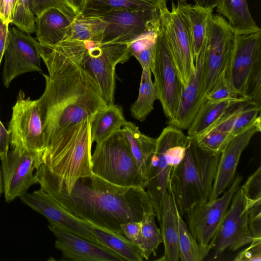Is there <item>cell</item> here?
<instances>
[{"label": "cell", "instance_id": "cell-1", "mask_svg": "<svg viewBox=\"0 0 261 261\" xmlns=\"http://www.w3.org/2000/svg\"><path fill=\"white\" fill-rule=\"evenodd\" d=\"M48 70L44 91L37 99L45 140V150L68 129L91 120L106 104L99 87L82 64L84 41H64L52 46L38 42Z\"/></svg>", "mask_w": 261, "mask_h": 261}, {"label": "cell", "instance_id": "cell-2", "mask_svg": "<svg viewBox=\"0 0 261 261\" xmlns=\"http://www.w3.org/2000/svg\"><path fill=\"white\" fill-rule=\"evenodd\" d=\"M35 176L40 188L75 217L124 236L122 224L140 221L144 213H154L142 188L119 186L92 173L78 178L67 190L58 176L43 164Z\"/></svg>", "mask_w": 261, "mask_h": 261}, {"label": "cell", "instance_id": "cell-3", "mask_svg": "<svg viewBox=\"0 0 261 261\" xmlns=\"http://www.w3.org/2000/svg\"><path fill=\"white\" fill-rule=\"evenodd\" d=\"M220 155L201 148L189 138L184 156L172 168L168 185L182 217L208 200Z\"/></svg>", "mask_w": 261, "mask_h": 261}, {"label": "cell", "instance_id": "cell-4", "mask_svg": "<svg viewBox=\"0 0 261 261\" xmlns=\"http://www.w3.org/2000/svg\"><path fill=\"white\" fill-rule=\"evenodd\" d=\"M92 144L90 120L86 118L68 129L44 151L42 164L69 190L78 178L92 174Z\"/></svg>", "mask_w": 261, "mask_h": 261}, {"label": "cell", "instance_id": "cell-5", "mask_svg": "<svg viewBox=\"0 0 261 261\" xmlns=\"http://www.w3.org/2000/svg\"><path fill=\"white\" fill-rule=\"evenodd\" d=\"M92 173L119 186L145 189L147 180L122 129L100 143L91 155Z\"/></svg>", "mask_w": 261, "mask_h": 261}, {"label": "cell", "instance_id": "cell-6", "mask_svg": "<svg viewBox=\"0 0 261 261\" xmlns=\"http://www.w3.org/2000/svg\"><path fill=\"white\" fill-rule=\"evenodd\" d=\"M225 75L238 96L260 106L261 30L247 34L236 33Z\"/></svg>", "mask_w": 261, "mask_h": 261}, {"label": "cell", "instance_id": "cell-7", "mask_svg": "<svg viewBox=\"0 0 261 261\" xmlns=\"http://www.w3.org/2000/svg\"><path fill=\"white\" fill-rule=\"evenodd\" d=\"M189 138L182 130L169 124L158 138L147 174L145 189L152 203L155 216L161 222L165 194L172 168L184 156Z\"/></svg>", "mask_w": 261, "mask_h": 261}, {"label": "cell", "instance_id": "cell-8", "mask_svg": "<svg viewBox=\"0 0 261 261\" xmlns=\"http://www.w3.org/2000/svg\"><path fill=\"white\" fill-rule=\"evenodd\" d=\"M165 9H114L81 15L95 18L97 30L95 42L129 43L147 30L159 26Z\"/></svg>", "mask_w": 261, "mask_h": 261}, {"label": "cell", "instance_id": "cell-9", "mask_svg": "<svg viewBox=\"0 0 261 261\" xmlns=\"http://www.w3.org/2000/svg\"><path fill=\"white\" fill-rule=\"evenodd\" d=\"M82 64L97 83L107 105L114 103L115 68L132 56L129 43L84 41Z\"/></svg>", "mask_w": 261, "mask_h": 261}, {"label": "cell", "instance_id": "cell-10", "mask_svg": "<svg viewBox=\"0 0 261 261\" xmlns=\"http://www.w3.org/2000/svg\"><path fill=\"white\" fill-rule=\"evenodd\" d=\"M236 33L219 14H212L207 26L201 49L203 55L202 95L204 98L225 71L236 39Z\"/></svg>", "mask_w": 261, "mask_h": 261}, {"label": "cell", "instance_id": "cell-11", "mask_svg": "<svg viewBox=\"0 0 261 261\" xmlns=\"http://www.w3.org/2000/svg\"><path fill=\"white\" fill-rule=\"evenodd\" d=\"M12 148L34 152L42 156L45 140L37 100L25 98L20 90L9 123Z\"/></svg>", "mask_w": 261, "mask_h": 261}, {"label": "cell", "instance_id": "cell-12", "mask_svg": "<svg viewBox=\"0 0 261 261\" xmlns=\"http://www.w3.org/2000/svg\"><path fill=\"white\" fill-rule=\"evenodd\" d=\"M161 23L165 41L178 77L185 87L195 70L192 43L186 19L177 5L172 2L162 13Z\"/></svg>", "mask_w": 261, "mask_h": 261}, {"label": "cell", "instance_id": "cell-13", "mask_svg": "<svg viewBox=\"0 0 261 261\" xmlns=\"http://www.w3.org/2000/svg\"><path fill=\"white\" fill-rule=\"evenodd\" d=\"M256 202L248 199L241 187L238 188L212 242L215 258L227 250L236 251L252 241L248 211Z\"/></svg>", "mask_w": 261, "mask_h": 261}, {"label": "cell", "instance_id": "cell-14", "mask_svg": "<svg viewBox=\"0 0 261 261\" xmlns=\"http://www.w3.org/2000/svg\"><path fill=\"white\" fill-rule=\"evenodd\" d=\"M150 70L154 76L158 99L168 122L170 121L177 111L182 85L167 47L161 21Z\"/></svg>", "mask_w": 261, "mask_h": 261}, {"label": "cell", "instance_id": "cell-15", "mask_svg": "<svg viewBox=\"0 0 261 261\" xmlns=\"http://www.w3.org/2000/svg\"><path fill=\"white\" fill-rule=\"evenodd\" d=\"M242 179L240 175L235 177L220 197L197 204L185 214L190 232L201 246L212 249V242Z\"/></svg>", "mask_w": 261, "mask_h": 261}, {"label": "cell", "instance_id": "cell-16", "mask_svg": "<svg viewBox=\"0 0 261 261\" xmlns=\"http://www.w3.org/2000/svg\"><path fill=\"white\" fill-rule=\"evenodd\" d=\"M1 162L3 192L7 202L20 197L37 184L34 171L42 164L41 155L12 148Z\"/></svg>", "mask_w": 261, "mask_h": 261}, {"label": "cell", "instance_id": "cell-17", "mask_svg": "<svg viewBox=\"0 0 261 261\" xmlns=\"http://www.w3.org/2000/svg\"><path fill=\"white\" fill-rule=\"evenodd\" d=\"M10 38L4 52L2 80L6 88L20 74L42 72L38 41L19 29H10Z\"/></svg>", "mask_w": 261, "mask_h": 261}, {"label": "cell", "instance_id": "cell-18", "mask_svg": "<svg viewBox=\"0 0 261 261\" xmlns=\"http://www.w3.org/2000/svg\"><path fill=\"white\" fill-rule=\"evenodd\" d=\"M19 198L25 204L44 216L49 223L99 244L92 233L90 224L68 213L42 189L32 193L26 192Z\"/></svg>", "mask_w": 261, "mask_h": 261}, {"label": "cell", "instance_id": "cell-19", "mask_svg": "<svg viewBox=\"0 0 261 261\" xmlns=\"http://www.w3.org/2000/svg\"><path fill=\"white\" fill-rule=\"evenodd\" d=\"M260 116L249 127L235 136L221 153L212 193L207 201L219 197L231 184L241 154L252 137L261 130Z\"/></svg>", "mask_w": 261, "mask_h": 261}, {"label": "cell", "instance_id": "cell-20", "mask_svg": "<svg viewBox=\"0 0 261 261\" xmlns=\"http://www.w3.org/2000/svg\"><path fill=\"white\" fill-rule=\"evenodd\" d=\"M49 223L48 227L56 238L55 247L62 252L64 259L74 261L123 260L111 250Z\"/></svg>", "mask_w": 261, "mask_h": 261}, {"label": "cell", "instance_id": "cell-21", "mask_svg": "<svg viewBox=\"0 0 261 261\" xmlns=\"http://www.w3.org/2000/svg\"><path fill=\"white\" fill-rule=\"evenodd\" d=\"M203 55L202 50L196 61L195 70L188 83L182 87L178 108L173 120L168 124L180 129H188L199 108L206 100L202 95Z\"/></svg>", "mask_w": 261, "mask_h": 261}, {"label": "cell", "instance_id": "cell-22", "mask_svg": "<svg viewBox=\"0 0 261 261\" xmlns=\"http://www.w3.org/2000/svg\"><path fill=\"white\" fill-rule=\"evenodd\" d=\"M75 18L56 8L45 10L36 17L35 33L38 42L43 46L61 43Z\"/></svg>", "mask_w": 261, "mask_h": 261}, {"label": "cell", "instance_id": "cell-23", "mask_svg": "<svg viewBox=\"0 0 261 261\" xmlns=\"http://www.w3.org/2000/svg\"><path fill=\"white\" fill-rule=\"evenodd\" d=\"M177 207L173 193L168 186L162 210L161 231L164 245L162 261L179 260Z\"/></svg>", "mask_w": 261, "mask_h": 261}, {"label": "cell", "instance_id": "cell-24", "mask_svg": "<svg viewBox=\"0 0 261 261\" xmlns=\"http://www.w3.org/2000/svg\"><path fill=\"white\" fill-rule=\"evenodd\" d=\"M121 106L107 105L98 111L90 120L91 138L92 143H100L121 129L126 123Z\"/></svg>", "mask_w": 261, "mask_h": 261}, {"label": "cell", "instance_id": "cell-25", "mask_svg": "<svg viewBox=\"0 0 261 261\" xmlns=\"http://www.w3.org/2000/svg\"><path fill=\"white\" fill-rule=\"evenodd\" d=\"M177 5L187 20L195 62L202 48L206 37L208 21L213 14L214 9L204 8L186 3L177 2Z\"/></svg>", "mask_w": 261, "mask_h": 261}, {"label": "cell", "instance_id": "cell-26", "mask_svg": "<svg viewBox=\"0 0 261 261\" xmlns=\"http://www.w3.org/2000/svg\"><path fill=\"white\" fill-rule=\"evenodd\" d=\"M217 12L223 16L237 34L261 30L253 19L247 0H220Z\"/></svg>", "mask_w": 261, "mask_h": 261}, {"label": "cell", "instance_id": "cell-27", "mask_svg": "<svg viewBox=\"0 0 261 261\" xmlns=\"http://www.w3.org/2000/svg\"><path fill=\"white\" fill-rule=\"evenodd\" d=\"M248 100L244 98L220 101L206 99L188 128L187 136L191 139L197 137L218 120L231 106Z\"/></svg>", "mask_w": 261, "mask_h": 261}, {"label": "cell", "instance_id": "cell-28", "mask_svg": "<svg viewBox=\"0 0 261 261\" xmlns=\"http://www.w3.org/2000/svg\"><path fill=\"white\" fill-rule=\"evenodd\" d=\"M131 152L147 180V174L156 144V139L143 133L133 122L126 121L121 128Z\"/></svg>", "mask_w": 261, "mask_h": 261}, {"label": "cell", "instance_id": "cell-29", "mask_svg": "<svg viewBox=\"0 0 261 261\" xmlns=\"http://www.w3.org/2000/svg\"><path fill=\"white\" fill-rule=\"evenodd\" d=\"M91 230L99 245L121 257L123 260L142 261L139 247L125 236L91 224Z\"/></svg>", "mask_w": 261, "mask_h": 261}, {"label": "cell", "instance_id": "cell-30", "mask_svg": "<svg viewBox=\"0 0 261 261\" xmlns=\"http://www.w3.org/2000/svg\"><path fill=\"white\" fill-rule=\"evenodd\" d=\"M166 0H83L81 14L114 9L163 10Z\"/></svg>", "mask_w": 261, "mask_h": 261}, {"label": "cell", "instance_id": "cell-31", "mask_svg": "<svg viewBox=\"0 0 261 261\" xmlns=\"http://www.w3.org/2000/svg\"><path fill=\"white\" fill-rule=\"evenodd\" d=\"M158 95L151 79L149 69H142L138 98L132 105V116L140 121L145 120L153 110V104Z\"/></svg>", "mask_w": 261, "mask_h": 261}, {"label": "cell", "instance_id": "cell-32", "mask_svg": "<svg viewBox=\"0 0 261 261\" xmlns=\"http://www.w3.org/2000/svg\"><path fill=\"white\" fill-rule=\"evenodd\" d=\"M179 259L181 261H202L211 249L200 245L190 232L182 216L177 211Z\"/></svg>", "mask_w": 261, "mask_h": 261}, {"label": "cell", "instance_id": "cell-33", "mask_svg": "<svg viewBox=\"0 0 261 261\" xmlns=\"http://www.w3.org/2000/svg\"><path fill=\"white\" fill-rule=\"evenodd\" d=\"M155 213H145L141 220L142 242L139 248L146 260H148L152 254L156 255V251L163 242L161 229L155 224Z\"/></svg>", "mask_w": 261, "mask_h": 261}, {"label": "cell", "instance_id": "cell-34", "mask_svg": "<svg viewBox=\"0 0 261 261\" xmlns=\"http://www.w3.org/2000/svg\"><path fill=\"white\" fill-rule=\"evenodd\" d=\"M95 33L93 18L89 16L80 15L72 22L62 42L92 40Z\"/></svg>", "mask_w": 261, "mask_h": 261}, {"label": "cell", "instance_id": "cell-35", "mask_svg": "<svg viewBox=\"0 0 261 261\" xmlns=\"http://www.w3.org/2000/svg\"><path fill=\"white\" fill-rule=\"evenodd\" d=\"M233 137L231 133L211 129L192 139L206 151L221 153Z\"/></svg>", "mask_w": 261, "mask_h": 261}, {"label": "cell", "instance_id": "cell-36", "mask_svg": "<svg viewBox=\"0 0 261 261\" xmlns=\"http://www.w3.org/2000/svg\"><path fill=\"white\" fill-rule=\"evenodd\" d=\"M36 17L31 6V0H17L12 22L22 32L35 33Z\"/></svg>", "mask_w": 261, "mask_h": 261}, {"label": "cell", "instance_id": "cell-37", "mask_svg": "<svg viewBox=\"0 0 261 261\" xmlns=\"http://www.w3.org/2000/svg\"><path fill=\"white\" fill-rule=\"evenodd\" d=\"M260 106L255 102L248 100L238 115L230 133L234 137L253 124L260 116Z\"/></svg>", "mask_w": 261, "mask_h": 261}, {"label": "cell", "instance_id": "cell-38", "mask_svg": "<svg viewBox=\"0 0 261 261\" xmlns=\"http://www.w3.org/2000/svg\"><path fill=\"white\" fill-rule=\"evenodd\" d=\"M248 100H250L239 102L231 106L218 120L205 132L211 129H216L221 132L230 133L238 115L246 106Z\"/></svg>", "mask_w": 261, "mask_h": 261}, {"label": "cell", "instance_id": "cell-39", "mask_svg": "<svg viewBox=\"0 0 261 261\" xmlns=\"http://www.w3.org/2000/svg\"><path fill=\"white\" fill-rule=\"evenodd\" d=\"M240 98L232 91L227 80L225 71L220 75L212 89L205 96V98L211 101H220L237 99Z\"/></svg>", "mask_w": 261, "mask_h": 261}, {"label": "cell", "instance_id": "cell-40", "mask_svg": "<svg viewBox=\"0 0 261 261\" xmlns=\"http://www.w3.org/2000/svg\"><path fill=\"white\" fill-rule=\"evenodd\" d=\"M246 196L253 201L261 200V167L250 175L241 186Z\"/></svg>", "mask_w": 261, "mask_h": 261}, {"label": "cell", "instance_id": "cell-41", "mask_svg": "<svg viewBox=\"0 0 261 261\" xmlns=\"http://www.w3.org/2000/svg\"><path fill=\"white\" fill-rule=\"evenodd\" d=\"M31 6L36 16L49 8H56L66 14L76 17L62 0H31Z\"/></svg>", "mask_w": 261, "mask_h": 261}, {"label": "cell", "instance_id": "cell-42", "mask_svg": "<svg viewBox=\"0 0 261 261\" xmlns=\"http://www.w3.org/2000/svg\"><path fill=\"white\" fill-rule=\"evenodd\" d=\"M249 227L253 238H261V200L250 206L248 211Z\"/></svg>", "mask_w": 261, "mask_h": 261}, {"label": "cell", "instance_id": "cell-43", "mask_svg": "<svg viewBox=\"0 0 261 261\" xmlns=\"http://www.w3.org/2000/svg\"><path fill=\"white\" fill-rule=\"evenodd\" d=\"M250 246L240 252L235 257V261H260L261 238H253Z\"/></svg>", "mask_w": 261, "mask_h": 261}, {"label": "cell", "instance_id": "cell-44", "mask_svg": "<svg viewBox=\"0 0 261 261\" xmlns=\"http://www.w3.org/2000/svg\"><path fill=\"white\" fill-rule=\"evenodd\" d=\"M120 226L124 236L133 243L139 247L142 242L141 221H130L122 224Z\"/></svg>", "mask_w": 261, "mask_h": 261}, {"label": "cell", "instance_id": "cell-45", "mask_svg": "<svg viewBox=\"0 0 261 261\" xmlns=\"http://www.w3.org/2000/svg\"><path fill=\"white\" fill-rule=\"evenodd\" d=\"M17 0H1L0 16L8 24L12 22Z\"/></svg>", "mask_w": 261, "mask_h": 261}, {"label": "cell", "instance_id": "cell-46", "mask_svg": "<svg viewBox=\"0 0 261 261\" xmlns=\"http://www.w3.org/2000/svg\"><path fill=\"white\" fill-rule=\"evenodd\" d=\"M9 25L0 16V65L10 40V31Z\"/></svg>", "mask_w": 261, "mask_h": 261}, {"label": "cell", "instance_id": "cell-47", "mask_svg": "<svg viewBox=\"0 0 261 261\" xmlns=\"http://www.w3.org/2000/svg\"><path fill=\"white\" fill-rule=\"evenodd\" d=\"M10 133L0 120V160L7 155L10 144Z\"/></svg>", "mask_w": 261, "mask_h": 261}, {"label": "cell", "instance_id": "cell-48", "mask_svg": "<svg viewBox=\"0 0 261 261\" xmlns=\"http://www.w3.org/2000/svg\"><path fill=\"white\" fill-rule=\"evenodd\" d=\"M62 1L76 16L80 15L83 0Z\"/></svg>", "mask_w": 261, "mask_h": 261}, {"label": "cell", "instance_id": "cell-49", "mask_svg": "<svg viewBox=\"0 0 261 261\" xmlns=\"http://www.w3.org/2000/svg\"><path fill=\"white\" fill-rule=\"evenodd\" d=\"M193 1L196 6L214 9L218 6L220 0H193Z\"/></svg>", "mask_w": 261, "mask_h": 261}, {"label": "cell", "instance_id": "cell-50", "mask_svg": "<svg viewBox=\"0 0 261 261\" xmlns=\"http://www.w3.org/2000/svg\"><path fill=\"white\" fill-rule=\"evenodd\" d=\"M3 192V181L2 178V171L0 169V197Z\"/></svg>", "mask_w": 261, "mask_h": 261}, {"label": "cell", "instance_id": "cell-51", "mask_svg": "<svg viewBox=\"0 0 261 261\" xmlns=\"http://www.w3.org/2000/svg\"><path fill=\"white\" fill-rule=\"evenodd\" d=\"M187 0H177V2L179 3H186Z\"/></svg>", "mask_w": 261, "mask_h": 261}, {"label": "cell", "instance_id": "cell-52", "mask_svg": "<svg viewBox=\"0 0 261 261\" xmlns=\"http://www.w3.org/2000/svg\"><path fill=\"white\" fill-rule=\"evenodd\" d=\"M1 0H0V3H1Z\"/></svg>", "mask_w": 261, "mask_h": 261}]
</instances>
